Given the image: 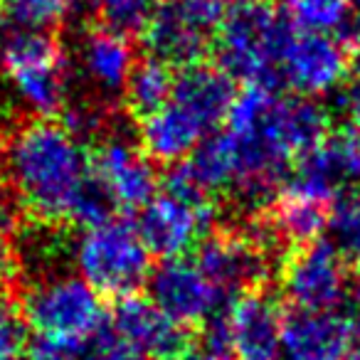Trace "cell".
<instances>
[{
  "instance_id": "cell-6",
  "label": "cell",
  "mask_w": 360,
  "mask_h": 360,
  "mask_svg": "<svg viewBox=\"0 0 360 360\" xmlns=\"http://www.w3.org/2000/svg\"><path fill=\"white\" fill-rule=\"evenodd\" d=\"M281 289L299 311H333L348 291L343 257L328 240L294 247L281 262Z\"/></svg>"
},
{
  "instance_id": "cell-1",
  "label": "cell",
  "mask_w": 360,
  "mask_h": 360,
  "mask_svg": "<svg viewBox=\"0 0 360 360\" xmlns=\"http://www.w3.org/2000/svg\"><path fill=\"white\" fill-rule=\"evenodd\" d=\"M6 173L20 202L37 220L60 222L67 220L89 175V153L62 124L27 121L8 139Z\"/></svg>"
},
{
  "instance_id": "cell-15",
  "label": "cell",
  "mask_w": 360,
  "mask_h": 360,
  "mask_svg": "<svg viewBox=\"0 0 360 360\" xmlns=\"http://www.w3.org/2000/svg\"><path fill=\"white\" fill-rule=\"evenodd\" d=\"M237 96L235 79L217 65L195 62L180 67L173 84V104L186 109L202 131H212L227 121Z\"/></svg>"
},
{
  "instance_id": "cell-40",
  "label": "cell",
  "mask_w": 360,
  "mask_h": 360,
  "mask_svg": "<svg viewBox=\"0 0 360 360\" xmlns=\"http://www.w3.org/2000/svg\"><path fill=\"white\" fill-rule=\"evenodd\" d=\"M348 3H350V6H358L360 8V0H348Z\"/></svg>"
},
{
  "instance_id": "cell-27",
  "label": "cell",
  "mask_w": 360,
  "mask_h": 360,
  "mask_svg": "<svg viewBox=\"0 0 360 360\" xmlns=\"http://www.w3.org/2000/svg\"><path fill=\"white\" fill-rule=\"evenodd\" d=\"M170 6L178 11L183 20H188L195 30L212 40L230 11L232 0H170Z\"/></svg>"
},
{
  "instance_id": "cell-11",
  "label": "cell",
  "mask_w": 360,
  "mask_h": 360,
  "mask_svg": "<svg viewBox=\"0 0 360 360\" xmlns=\"http://www.w3.org/2000/svg\"><path fill=\"white\" fill-rule=\"evenodd\" d=\"M111 330L143 360H178L195 348L191 330L173 323L153 301L139 294L116 301Z\"/></svg>"
},
{
  "instance_id": "cell-14",
  "label": "cell",
  "mask_w": 360,
  "mask_h": 360,
  "mask_svg": "<svg viewBox=\"0 0 360 360\" xmlns=\"http://www.w3.org/2000/svg\"><path fill=\"white\" fill-rule=\"evenodd\" d=\"M350 321L335 311H289L281 321L284 360H348Z\"/></svg>"
},
{
  "instance_id": "cell-29",
  "label": "cell",
  "mask_w": 360,
  "mask_h": 360,
  "mask_svg": "<svg viewBox=\"0 0 360 360\" xmlns=\"http://www.w3.org/2000/svg\"><path fill=\"white\" fill-rule=\"evenodd\" d=\"M25 345V323L20 311L0 299V358H13Z\"/></svg>"
},
{
  "instance_id": "cell-26",
  "label": "cell",
  "mask_w": 360,
  "mask_h": 360,
  "mask_svg": "<svg viewBox=\"0 0 360 360\" xmlns=\"http://www.w3.org/2000/svg\"><path fill=\"white\" fill-rule=\"evenodd\" d=\"M6 15H11L20 27L47 30L65 20L72 0H0Z\"/></svg>"
},
{
  "instance_id": "cell-35",
  "label": "cell",
  "mask_w": 360,
  "mask_h": 360,
  "mask_svg": "<svg viewBox=\"0 0 360 360\" xmlns=\"http://www.w3.org/2000/svg\"><path fill=\"white\" fill-rule=\"evenodd\" d=\"M178 360H232V355H220V353H210V350H202V348H193L191 353Z\"/></svg>"
},
{
  "instance_id": "cell-36",
  "label": "cell",
  "mask_w": 360,
  "mask_h": 360,
  "mask_svg": "<svg viewBox=\"0 0 360 360\" xmlns=\"http://www.w3.org/2000/svg\"><path fill=\"white\" fill-rule=\"evenodd\" d=\"M350 124H353V134L360 139V99H358V104L353 106V111H350Z\"/></svg>"
},
{
  "instance_id": "cell-22",
  "label": "cell",
  "mask_w": 360,
  "mask_h": 360,
  "mask_svg": "<svg viewBox=\"0 0 360 360\" xmlns=\"http://www.w3.org/2000/svg\"><path fill=\"white\" fill-rule=\"evenodd\" d=\"M173 84L175 75L170 72V65L155 60V57H146V60L136 62L134 72H131L129 82H126V106H129V111L136 119L143 121L146 116L155 114L165 104H170Z\"/></svg>"
},
{
  "instance_id": "cell-24",
  "label": "cell",
  "mask_w": 360,
  "mask_h": 360,
  "mask_svg": "<svg viewBox=\"0 0 360 360\" xmlns=\"http://www.w3.org/2000/svg\"><path fill=\"white\" fill-rule=\"evenodd\" d=\"M114 210H116V202H114V198H111V193L106 191V186L89 168V175H86V180L82 183L79 193H77L75 202H72V207H70L67 220L91 230V227H99V225H104V222H109Z\"/></svg>"
},
{
  "instance_id": "cell-23",
  "label": "cell",
  "mask_w": 360,
  "mask_h": 360,
  "mask_svg": "<svg viewBox=\"0 0 360 360\" xmlns=\"http://www.w3.org/2000/svg\"><path fill=\"white\" fill-rule=\"evenodd\" d=\"M328 242L343 262L360 264V191H340L328 207Z\"/></svg>"
},
{
  "instance_id": "cell-18",
  "label": "cell",
  "mask_w": 360,
  "mask_h": 360,
  "mask_svg": "<svg viewBox=\"0 0 360 360\" xmlns=\"http://www.w3.org/2000/svg\"><path fill=\"white\" fill-rule=\"evenodd\" d=\"M202 134H205L202 126L186 109L170 101L160 111L141 121L139 141L141 150L150 160L175 165L183 163L198 148Z\"/></svg>"
},
{
  "instance_id": "cell-2",
  "label": "cell",
  "mask_w": 360,
  "mask_h": 360,
  "mask_svg": "<svg viewBox=\"0 0 360 360\" xmlns=\"http://www.w3.org/2000/svg\"><path fill=\"white\" fill-rule=\"evenodd\" d=\"M294 25L274 0H232L217 30V62L235 82L279 91V62Z\"/></svg>"
},
{
  "instance_id": "cell-3",
  "label": "cell",
  "mask_w": 360,
  "mask_h": 360,
  "mask_svg": "<svg viewBox=\"0 0 360 360\" xmlns=\"http://www.w3.org/2000/svg\"><path fill=\"white\" fill-rule=\"evenodd\" d=\"M20 319L35 338L84 348L104 326L101 296L82 276L60 274L30 284L20 301Z\"/></svg>"
},
{
  "instance_id": "cell-42",
  "label": "cell",
  "mask_w": 360,
  "mask_h": 360,
  "mask_svg": "<svg viewBox=\"0 0 360 360\" xmlns=\"http://www.w3.org/2000/svg\"><path fill=\"white\" fill-rule=\"evenodd\" d=\"M0 129H3V121H0Z\"/></svg>"
},
{
  "instance_id": "cell-21",
  "label": "cell",
  "mask_w": 360,
  "mask_h": 360,
  "mask_svg": "<svg viewBox=\"0 0 360 360\" xmlns=\"http://www.w3.org/2000/svg\"><path fill=\"white\" fill-rule=\"evenodd\" d=\"M328 207L326 202L309 200L304 195H294L289 191H281L269 210L281 240L291 242L294 247L311 245L321 237L328 222Z\"/></svg>"
},
{
  "instance_id": "cell-12",
  "label": "cell",
  "mask_w": 360,
  "mask_h": 360,
  "mask_svg": "<svg viewBox=\"0 0 360 360\" xmlns=\"http://www.w3.org/2000/svg\"><path fill=\"white\" fill-rule=\"evenodd\" d=\"M281 84L299 96L330 94L348 75V52L343 42L330 35L294 32L279 62Z\"/></svg>"
},
{
  "instance_id": "cell-33",
  "label": "cell",
  "mask_w": 360,
  "mask_h": 360,
  "mask_svg": "<svg viewBox=\"0 0 360 360\" xmlns=\"http://www.w3.org/2000/svg\"><path fill=\"white\" fill-rule=\"evenodd\" d=\"M350 321V345H348V360H360V309L353 316H348Z\"/></svg>"
},
{
  "instance_id": "cell-34",
  "label": "cell",
  "mask_w": 360,
  "mask_h": 360,
  "mask_svg": "<svg viewBox=\"0 0 360 360\" xmlns=\"http://www.w3.org/2000/svg\"><path fill=\"white\" fill-rule=\"evenodd\" d=\"M348 72L353 77V82L360 86V37L350 45V55H348Z\"/></svg>"
},
{
  "instance_id": "cell-5",
  "label": "cell",
  "mask_w": 360,
  "mask_h": 360,
  "mask_svg": "<svg viewBox=\"0 0 360 360\" xmlns=\"http://www.w3.org/2000/svg\"><path fill=\"white\" fill-rule=\"evenodd\" d=\"M77 266L79 276L96 294L116 301L139 294L153 271L150 252L136 225L114 217L82 235L77 245Z\"/></svg>"
},
{
  "instance_id": "cell-41",
  "label": "cell",
  "mask_w": 360,
  "mask_h": 360,
  "mask_svg": "<svg viewBox=\"0 0 360 360\" xmlns=\"http://www.w3.org/2000/svg\"><path fill=\"white\" fill-rule=\"evenodd\" d=\"M0 360H15V358H0Z\"/></svg>"
},
{
  "instance_id": "cell-4",
  "label": "cell",
  "mask_w": 360,
  "mask_h": 360,
  "mask_svg": "<svg viewBox=\"0 0 360 360\" xmlns=\"http://www.w3.org/2000/svg\"><path fill=\"white\" fill-rule=\"evenodd\" d=\"M0 70L32 114L55 116L65 109L70 70L62 45L47 30L11 32L0 45Z\"/></svg>"
},
{
  "instance_id": "cell-28",
  "label": "cell",
  "mask_w": 360,
  "mask_h": 360,
  "mask_svg": "<svg viewBox=\"0 0 360 360\" xmlns=\"http://www.w3.org/2000/svg\"><path fill=\"white\" fill-rule=\"evenodd\" d=\"M86 360H143L139 353L129 348L119 335L111 330V326H101V330L89 338L84 348Z\"/></svg>"
},
{
  "instance_id": "cell-7",
  "label": "cell",
  "mask_w": 360,
  "mask_h": 360,
  "mask_svg": "<svg viewBox=\"0 0 360 360\" xmlns=\"http://www.w3.org/2000/svg\"><path fill=\"white\" fill-rule=\"evenodd\" d=\"M222 291L200 271L195 262L183 257L163 259L148 279V299L173 323L202 328L222 309Z\"/></svg>"
},
{
  "instance_id": "cell-19",
  "label": "cell",
  "mask_w": 360,
  "mask_h": 360,
  "mask_svg": "<svg viewBox=\"0 0 360 360\" xmlns=\"http://www.w3.org/2000/svg\"><path fill=\"white\" fill-rule=\"evenodd\" d=\"M284 15L311 35H330L353 45L360 37V18L350 15L348 0H284Z\"/></svg>"
},
{
  "instance_id": "cell-31",
  "label": "cell",
  "mask_w": 360,
  "mask_h": 360,
  "mask_svg": "<svg viewBox=\"0 0 360 360\" xmlns=\"http://www.w3.org/2000/svg\"><path fill=\"white\" fill-rule=\"evenodd\" d=\"M84 348H72V345H60L35 338V343L27 348V360H79L84 355Z\"/></svg>"
},
{
  "instance_id": "cell-9",
  "label": "cell",
  "mask_w": 360,
  "mask_h": 360,
  "mask_svg": "<svg viewBox=\"0 0 360 360\" xmlns=\"http://www.w3.org/2000/svg\"><path fill=\"white\" fill-rule=\"evenodd\" d=\"M215 220L212 202L193 205V202L173 198L168 193H155V198L141 210L136 230L150 255L173 259L183 252L193 250L205 237Z\"/></svg>"
},
{
  "instance_id": "cell-20",
  "label": "cell",
  "mask_w": 360,
  "mask_h": 360,
  "mask_svg": "<svg viewBox=\"0 0 360 360\" xmlns=\"http://www.w3.org/2000/svg\"><path fill=\"white\" fill-rule=\"evenodd\" d=\"M188 173L193 175L202 193L230 191L237 183V150L235 141L227 134H210L198 148L183 160Z\"/></svg>"
},
{
  "instance_id": "cell-32",
  "label": "cell",
  "mask_w": 360,
  "mask_h": 360,
  "mask_svg": "<svg viewBox=\"0 0 360 360\" xmlns=\"http://www.w3.org/2000/svg\"><path fill=\"white\" fill-rule=\"evenodd\" d=\"M15 269H18L15 255H13V250L8 247L6 240H0V289H6L11 284L13 276H15Z\"/></svg>"
},
{
  "instance_id": "cell-10",
  "label": "cell",
  "mask_w": 360,
  "mask_h": 360,
  "mask_svg": "<svg viewBox=\"0 0 360 360\" xmlns=\"http://www.w3.org/2000/svg\"><path fill=\"white\" fill-rule=\"evenodd\" d=\"M195 264L222 294L259 291L271 276V257L240 230L205 237L198 247Z\"/></svg>"
},
{
  "instance_id": "cell-8",
  "label": "cell",
  "mask_w": 360,
  "mask_h": 360,
  "mask_svg": "<svg viewBox=\"0 0 360 360\" xmlns=\"http://www.w3.org/2000/svg\"><path fill=\"white\" fill-rule=\"evenodd\" d=\"M89 168L124 210H143L158 193L153 160L126 136L101 139L89 153Z\"/></svg>"
},
{
  "instance_id": "cell-17",
  "label": "cell",
  "mask_w": 360,
  "mask_h": 360,
  "mask_svg": "<svg viewBox=\"0 0 360 360\" xmlns=\"http://www.w3.org/2000/svg\"><path fill=\"white\" fill-rule=\"evenodd\" d=\"M143 42L150 50V57L165 65L188 67L202 62L210 50V37L178 15L170 0H158L150 13V20L143 27Z\"/></svg>"
},
{
  "instance_id": "cell-30",
  "label": "cell",
  "mask_w": 360,
  "mask_h": 360,
  "mask_svg": "<svg viewBox=\"0 0 360 360\" xmlns=\"http://www.w3.org/2000/svg\"><path fill=\"white\" fill-rule=\"evenodd\" d=\"M335 150H338L340 168H343L345 180H360V139L348 131V134H335Z\"/></svg>"
},
{
  "instance_id": "cell-16",
  "label": "cell",
  "mask_w": 360,
  "mask_h": 360,
  "mask_svg": "<svg viewBox=\"0 0 360 360\" xmlns=\"http://www.w3.org/2000/svg\"><path fill=\"white\" fill-rule=\"evenodd\" d=\"M79 65L91 84L106 99L124 94L126 82L136 67L129 37L104 25H94L79 42Z\"/></svg>"
},
{
  "instance_id": "cell-38",
  "label": "cell",
  "mask_w": 360,
  "mask_h": 360,
  "mask_svg": "<svg viewBox=\"0 0 360 360\" xmlns=\"http://www.w3.org/2000/svg\"><path fill=\"white\" fill-rule=\"evenodd\" d=\"M6 40V11H3V3H0V45Z\"/></svg>"
},
{
  "instance_id": "cell-13",
  "label": "cell",
  "mask_w": 360,
  "mask_h": 360,
  "mask_svg": "<svg viewBox=\"0 0 360 360\" xmlns=\"http://www.w3.org/2000/svg\"><path fill=\"white\" fill-rule=\"evenodd\" d=\"M281 321L284 314L266 289L237 296L227 311L232 360H279Z\"/></svg>"
},
{
  "instance_id": "cell-37",
  "label": "cell",
  "mask_w": 360,
  "mask_h": 360,
  "mask_svg": "<svg viewBox=\"0 0 360 360\" xmlns=\"http://www.w3.org/2000/svg\"><path fill=\"white\" fill-rule=\"evenodd\" d=\"M6 173H3V168H0V210L6 207V193H8V186H6Z\"/></svg>"
},
{
  "instance_id": "cell-25",
  "label": "cell",
  "mask_w": 360,
  "mask_h": 360,
  "mask_svg": "<svg viewBox=\"0 0 360 360\" xmlns=\"http://www.w3.org/2000/svg\"><path fill=\"white\" fill-rule=\"evenodd\" d=\"M158 0H94V11L101 25L121 35H139L150 20Z\"/></svg>"
},
{
  "instance_id": "cell-39",
  "label": "cell",
  "mask_w": 360,
  "mask_h": 360,
  "mask_svg": "<svg viewBox=\"0 0 360 360\" xmlns=\"http://www.w3.org/2000/svg\"><path fill=\"white\" fill-rule=\"evenodd\" d=\"M355 296L360 301V264H358V274H355Z\"/></svg>"
}]
</instances>
